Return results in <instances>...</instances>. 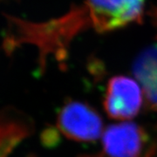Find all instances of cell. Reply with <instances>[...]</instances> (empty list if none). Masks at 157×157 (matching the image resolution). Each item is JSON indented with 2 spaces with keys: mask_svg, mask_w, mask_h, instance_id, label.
Here are the masks:
<instances>
[{
  "mask_svg": "<svg viewBox=\"0 0 157 157\" xmlns=\"http://www.w3.org/2000/svg\"><path fill=\"white\" fill-rule=\"evenodd\" d=\"M57 128L69 140L94 141L102 134L103 123L100 114L89 105L71 101L59 113Z\"/></svg>",
  "mask_w": 157,
  "mask_h": 157,
  "instance_id": "cell-1",
  "label": "cell"
},
{
  "mask_svg": "<svg viewBox=\"0 0 157 157\" xmlns=\"http://www.w3.org/2000/svg\"><path fill=\"white\" fill-rule=\"evenodd\" d=\"M90 19L98 32H110L140 21L145 0H86Z\"/></svg>",
  "mask_w": 157,
  "mask_h": 157,
  "instance_id": "cell-2",
  "label": "cell"
},
{
  "mask_svg": "<svg viewBox=\"0 0 157 157\" xmlns=\"http://www.w3.org/2000/svg\"><path fill=\"white\" fill-rule=\"evenodd\" d=\"M143 92L137 81L127 76L109 79L104 99V108L109 117L125 121L135 118L142 105Z\"/></svg>",
  "mask_w": 157,
  "mask_h": 157,
  "instance_id": "cell-3",
  "label": "cell"
},
{
  "mask_svg": "<svg viewBox=\"0 0 157 157\" xmlns=\"http://www.w3.org/2000/svg\"><path fill=\"white\" fill-rule=\"evenodd\" d=\"M104 153L108 157H140L145 133L137 124L123 122L109 127L103 135Z\"/></svg>",
  "mask_w": 157,
  "mask_h": 157,
  "instance_id": "cell-4",
  "label": "cell"
},
{
  "mask_svg": "<svg viewBox=\"0 0 157 157\" xmlns=\"http://www.w3.org/2000/svg\"><path fill=\"white\" fill-rule=\"evenodd\" d=\"M33 132V122L26 114L11 107L0 110V157L10 156Z\"/></svg>",
  "mask_w": 157,
  "mask_h": 157,
  "instance_id": "cell-5",
  "label": "cell"
},
{
  "mask_svg": "<svg viewBox=\"0 0 157 157\" xmlns=\"http://www.w3.org/2000/svg\"><path fill=\"white\" fill-rule=\"evenodd\" d=\"M133 73L147 104L157 112V43L147 46L135 58Z\"/></svg>",
  "mask_w": 157,
  "mask_h": 157,
  "instance_id": "cell-6",
  "label": "cell"
},
{
  "mask_svg": "<svg viewBox=\"0 0 157 157\" xmlns=\"http://www.w3.org/2000/svg\"><path fill=\"white\" fill-rule=\"evenodd\" d=\"M153 155H154V151H153V150H150L149 152L146 153L143 156L140 157H152L153 156ZM81 157H104V155H83V156Z\"/></svg>",
  "mask_w": 157,
  "mask_h": 157,
  "instance_id": "cell-7",
  "label": "cell"
}]
</instances>
